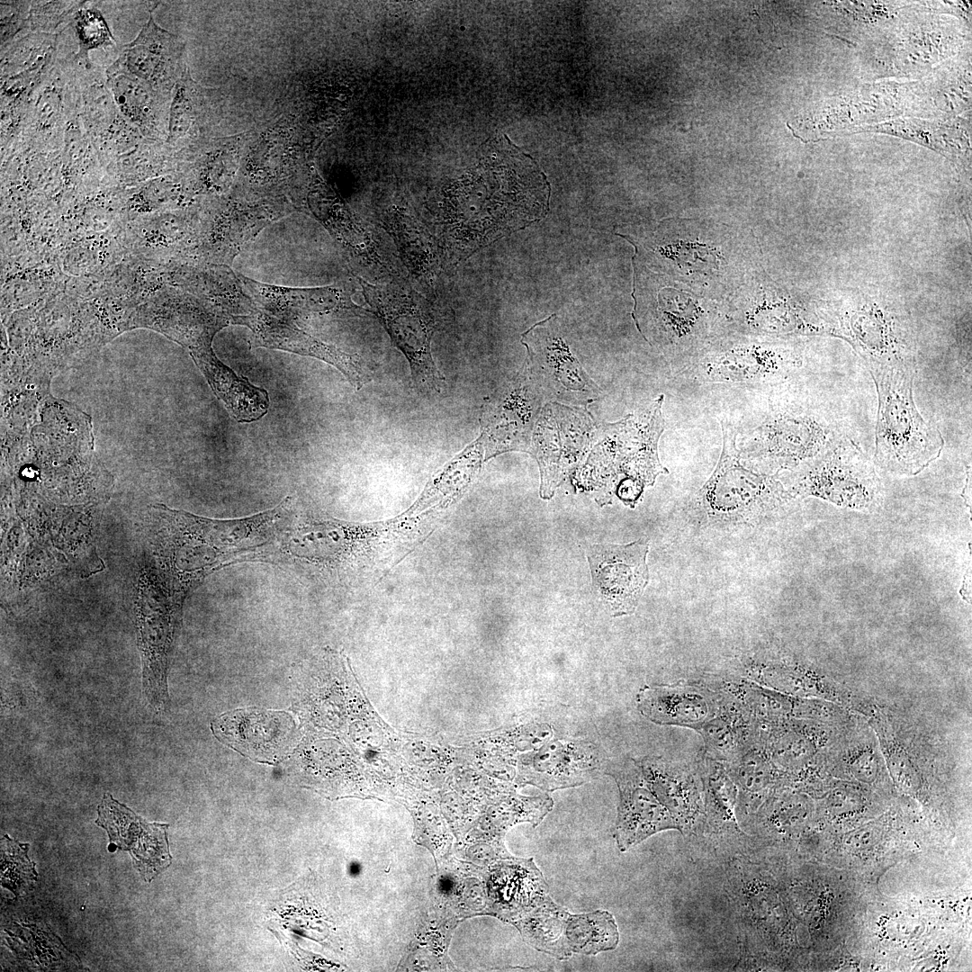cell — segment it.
Returning <instances> with one entry per match:
<instances>
[{
  "label": "cell",
  "instance_id": "cell-1",
  "mask_svg": "<svg viewBox=\"0 0 972 972\" xmlns=\"http://www.w3.org/2000/svg\"><path fill=\"white\" fill-rule=\"evenodd\" d=\"M550 184L534 159L505 138L416 212L435 240L445 275L480 249L543 219Z\"/></svg>",
  "mask_w": 972,
  "mask_h": 972
},
{
  "label": "cell",
  "instance_id": "cell-2",
  "mask_svg": "<svg viewBox=\"0 0 972 972\" xmlns=\"http://www.w3.org/2000/svg\"><path fill=\"white\" fill-rule=\"evenodd\" d=\"M284 514L279 504L252 517L217 520L156 504L146 525V559L182 609L188 592L210 572L274 553Z\"/></svg>",
  "mask_w": 972,
  "mask_h": 972
},
{
  "label": "cell",
  "instance_id": "cell-3",
  "mask_svg": "<svg viewBox=\"0 0 972 972\" xmlns=\"http://www.w3.org/2000/svg\"><path fill=\"white\" fill-rule=\"evenodd\" d=\"M365 308L389 334L409 362L415 386L423 392H440L445 377L431 352L432 337L446 321V307L417 290L410 279L372 284L356 277Z\"/></svg>",
  "mask_w": 972,
  "mask_h": 972
},
{
  "label": "cell",
  "instance_id": "cell-4",
  "mask_svg": "<svg viewBox=\"0 0 972 972\" xmlns=\"http://www.w3.org/2000/svg\"><path fill=\"white\" fill-rule=\"evenodd\" d=\"M878 407L875 431L876 463L889 472L914 475L940 454V433L916 409L913 380L916 369H869Z\"/></svg>",
  "mask_w": 972,
  "mask_h": 972
},
{
  "label": "cell",
  "instance_id": "cell-5",
  "mask_svg": "<svg viewBox=\"0 0 972 972\" xmlns=\"http://www.w3.org/2000/svg\"><path fill=\"white\" fill-rule=\"evenodd\" d=\"M784 486L790 498L813 496L859 511H873L883 500L873 464L845 435L820 455L792 470Z\"/></svg>",
  "mask_w": 972,
  "mask_h": 972
},
{
  "label": "cell",
  "instance_id": "cell-6",
  "mask_svg": "<svg viewBox=\"0 0 972 972\" xmlns=\"http://www.w3.org/2000/svg\"><path fill=\"white\" fill-rule=\"evenodd\" d=\"M180 615L181 610L145 558L137 577L135 626L142 662V688L156 712L163 711L168 703V656Z\"/></svg>",
  "mask_w": 972,
  "mask_h": 972
},
{
  "label": "cell",
  "instance_id": "cell-7",
  "mask_svg": "<svg viewBox=\"0 0 972 972\" xmlns=\"http://www.w3.org/2000/svg\"><path fill=\"white\" fill-rule=\"evenodd\" d=\"M311 218L293 212L269 223L242 246L232 267L258 283L310 289L305 248Z\"/></svg>",
  "mask_w": 972,
  "mask_h": 972
},
{
  "label": "cell",
  "instance_id": "cell-8",
  "mask_svg": "<svg viewBox=\"0 0 972 972\" xmlns=\"http://www.w3.org/2000/svg\"><path fill=\"white\" fill-rule=\"evenodd\" d=\"M835 336L844 338L868 369H915L908 328L896 312L874 302H857L832 320Z\"/></svg>",
  "mask_w": 972,
  "mask_h": 972
},
{
  "label": "cell",
  "instance_id": "cell-9",
  "mask_svg": "<svg viewBox=\"0 0 972 972\" xmlns=\"http://www.w3.org/2000/svg\"><path fill=\"white\" fill-rule=\"evenodd\" d=\"M843 436L832 418L820 412L784 410L772 415L759 428L755 451L771 467L794 470L825 452Z\"/></svg>",
  "mask_w": 972,
  "mask_h": 972
},
{
  "label": "cell",
  "instance_id": "cell-10",
  "mask_svg": "<svg viewBox=\"0 0 972 972\" xmlns=\"http://www.w3.org/2000/svg\"><path fill=\"white\" fill-rule=\"evenodd\" d=\"M723 450L716 471L703 488L708 508L718 512L746 508L772 509L788 500L784 484L775 476L755 473L741 464L736 432L722 423Z\"/></svg>",
  "mask_w": 972,
  "mask_h": 972
},
{
  "label": "cell",
  "instance_id": "cell-11",
  "mask_svg": "<svg viewBox=\"0 0 972 972\" xmlns=\"http://www.w3.org/2000/svg\"><path fill=\"white\" fill-rule=\"evenodd\" d=\"M646 541L627 544H595L590 548L592 581L615 616L634 611L648 583Z\"/></svg>",
  "mask_w": 972,
  "mask_h": 972
},
{
  "label": "cell",
  "instance_id": "cell-12",
  "mask_svg": "<svg viewBox=\"0 0 972 972\" xmlns=\"http://www.w3.org/2000/svg\"><path fill=\"white\" fill-rule=\"evenodd\" d=\"M521 342L527 349L526 366L538 385L573 398L597 392V385L560 336L554 314L523 333Z\"/></svg>",
  "mask_w": 972,
  "mask_h": 972
},
{
  "label": "cell",
  "instance_id": "cell-13",
  "mask_svg": "<svg viewBox=\"0 0 972 972\" xmlns=\"http://www.w3.org/2000/svg\"><path fill=\"white\" fill-rule=\"evenodd\" d=\"M97 813V825L107 831L111 843L130 850L135 868L146 881L171 864L167 824L146 822L108 793L104 794Z\"/></svg>",
  "mask_w": 972,
  "mask_h": 972
},
{
  "label": "cell",
  "instance_id": "cell-14",
  "mask_svg": "<svg viewBox=\"0 0 972 972\" xmlns=\"http://www.w3.org/2000/svg\"><path fill=\"white\" fill-rule=\"evenodd\" d=\"M613 775L620 792L614 829L619 850L626 851L662 831L680 832L677 822L647 786L640 767L627 765Z\"/></svg>",
  "mask_w": 972,
  "mask_h": 972
},
{
  "label": "cell",
  "instance_id": "cell-15",
  "mask_svg": "<svg viewBox=\"0 0 972 972\" xmlns=\"http://www.w3.org/2000/svg\"><path fill=\"white\" fill-rule=\"evenodd\" d=\"M645 782L680 826L691 834L706 825L703 788L698 770L680 761L648 759L640 766Z\"/></svg>",
  "mask_w": 972,
  "mask_h": 972
},
{
  "label": "cell",
  "instance_id": "cell-16",
  "mask_svg": "<svg viewBox=\"0 0 972 972\" xmlns=\"http://www.w3.org/2000/svg\"><path fill=\"white\" fill-rule=\"evenodd\" d=\"M184 44L159 27L150 14L138 36L122 49L113 64L154 90H171L184 72Z\"/></svg>",
  "mask_w": 972,
  "mask_h": 972
},
{
  "label": "cell",
  "instance_id": "cell-17",
  "mask_svg": "<svg viewBox=\"0 0 972 972\" xmlns=\"http://www.w3.org/2000/svg\"><path fill=\"white\" fill-rule=\"evenodd\" d=\"M525 372L502 392L487 411L483 419V432L480 437L486 446V458L497 454L518 449L525 444L537 404L535 379L530 381L526 366Z\"/></svg>",
  "mask_w": 972,
  "mask_h": 972
},
{
  "label": "cell",
  "instance_id": "cell-18",
  "mask_svg": "<svg viewBox=\"0 0 972 972\" xmlns=\"http://www.w3.org/2000/svg\"><path fill=\"white\" fill-rule=\"evenodd\" d=\"M251 331L250 346L282 350L321 360L337 368L356 390L371 382L363 359L300 329L267 322H240Z\"/></svg>",
  "mask_w": 972,
  "mask_h": 972
},
{
  "label": "cell",
  "instance_id": "cell-19",
  "mask_svg": "<svg viewBox=\"0 0 972 972\" xmlns=\"http://www.w3.org/2000/svg\"><path fill=\"white\" fill-rule=\"evenodd\" d=\"M802 362L785 348L754 346L714 356L703 364V375L714 382L773 381L788 376Z\"/></svg>",
  "mask_w": 972,
  "mask_h": 972
},
{
  "label": "cell",
  "instance_id": "cell-20",
  "mask_svg": "<svg viewBox=\"0 0 972 972\" xmlns=\"http://www.w3.org/2000/svg\"><path fill=\"white\" fill-rule=\"evenodd\" d=\"M640 708L655 723L698 731L716 716L717 694L695 686L658 687L642 694Z\"/></svg>",
  "mask_w": 972,
  "mask_h": 972
},
{
  "label": "cell",
  "instance_id": "cell-21",
  "mask_svg": "<svg viewBox=\"0 0 972 972\" xmlns=\"http://www.w3.org/2000/svg\"><path fill=\"white\" fill-rule=\"evenodd\" d=\"M280 716L258 710H239L227 714L215 723L219 731L230 745L248 755H260L264 752H276L283 746L281 742L286 734L285 730H279Z\"/></svg>",
  "mask_w": 972,
  "mask_h": 972
},
{
  "label": "cell",
  "instance_id": "cell-22",
  "mask_svg": "<svg viewBox=\"0 0 972 972\" xmlns=\"http://www.w3.org/2000/svg\"><path fill=\"white\" fill-rule=\"evenodd\" d=\"M697 770L703 788L706 824L715 832L741 833L736 820L738 788L726 765L704 753Z\"/></svg>",
  "mask_w": 972,
  "mask_h": 972
},
{
  "label": "cell",
  "instance_id": "cell-23",
  "mask_svg": "<svg viewBox=\"0 0 972 972\" xmlns=\"http://www.w3.org/2000/svg\"><path fill=\"white\" fill-rule=\"evenodd\" d=\"M51 530L54 545L80 575L89 576L103 570L94 542L95 526L89 513L71 511L54 521Z\"/></svg>",
  "mask_w": 972,
  "mask_h": 972
},
{
  "label": "cell",
  "instance_id": "cell-24",
  "mask_svg": "<svg viewBox=\"0 0 972 972\" xmlns=\"http://www.w3.org/2000/svg\"><path fill=\"white\" fill-rule=\"evenodd\" d=\"M502 868L498 897L512 919L520 918L550 898L548 886L532 858L515 859Z\"/></svg>",
  "mask_w": 972,
  "mask_h": 972
},
{
  "label": "cell",
  "instance_id": "cell-25",
  "mask_svg": "<svg viewBox=\"0 0 972 972\" xmlns=\"http://www.w3.org/2000/svg\"><path fill=\"white\" fill-rule=\"evenodd\" d=\"M564 937L571 952L594 955L616 948L619 933L613 915L603 910L568 914Z\"/></svg>",
  "mask_w": 972,
  "mask_h": 972
},
{
  "label": "cell",
  "instance_id": "cell-26",
  "mask_svg": "<svg viewBox=\"0 0 972 972\" xmlns=\"http://www.w3.org/2000/svg\"><path fill=\"white\" fill-rule=\"evenodd\" d=\"M109 86L124 116L142 130L148 129L153 116V92L147 83L112 65Z\"/></svg>",
  "mask_w": 972,
  "mask_h": 972
},
{
  "label": "cell",
  "instance_id": "cell-27",
  "mask_svg": "<svg viewBox=\"0 0 972 972\" xmlns=\"http://www.w3.org/2000/svg\"><path fill=\"white\" fill-rule=\"evenodd\" d=\"M211 92L194 82L188 70H184L176 85L170 112L168 140L183 138L195 124L200 123V119L206 112V97L211 95Z\"/></svg>",
  "mask_w": 972,
  "mask_h": 972
},
{
  "label": "cell",
  "instance_id": "cell-28",
  "mask_svg": "<svg viewBox=\"0 0 972 972\" xmlns=\"http://www.w3.org/2000/svg\"><path fill=\"white\" fill-rule=\"evenodd\" d=\"M76 31L79 44V56L87 59L88 52L100 47L115 44L112 33L101 12L86 8L76 15Z\"/></svg>",
  "mask_w": 972,
  "mask_h": 972
},
{
  "label": "cell",
  "instance_id": "cell-29",
  "mask_svg": "<svg viewBox=\"0 0 972 972\" xmlns=\"http://www.w3.org/2000/svg\"><path fill=\"white\" fill-rule=\"evenodd\" d=\"M5 838L6 847L4 853L3 851L1 869L2 884L18 894L24 883L36 878L35 864L27 857V844H20L7 835Z\"/></svg>",
  "mask_w": 972,
  "mask_h": 972
}]
</instances>
